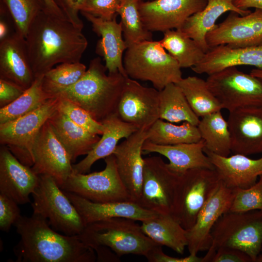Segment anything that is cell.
Instances as JSON below:
<instances>
[{
	"mask_svg": "<svg viewBox=\"0 0 262 262\" xmlns=\"http://www.w3.org/2000/svg\"><path fill=\"white\" fill-rule=\"evenodd\" d=\"M25 40L35 78L57 64L80 62L88 46L82 29L47 9L32 21Z\"/></svg>",
	"mask_w": 262,
	"mask_h": 262,
	"instance_id": "6da1fadb",
	"label": "cell"
},
{
	"mask_svg": "<svg viewBox=\"0 0 262 262\" xmlns=\"http://www.w3.org/2000/svg\"><path fill=\"white\" fill-rule=\"evenodd\" d=\"M20 240L13 250L16 262H94L95 250L79 235L53 229L46 219L33 213L21 215L14 225Z\"/></svg>",
	"mask_w": 262,
	"mask_h": 262,
	"instance_id": "7a4b0ae2",
	"label": "cell"
},
{
	"mask_svg": "<svg viewBox=\"0 0 262 262\" xmlns=\"http://www.w3.org/2000/svg\"><path fill=\"white\" fill-rule=\"evenodd\" d=\"M108 71L100 57L92 59L82 78L74 84L55 92L52 96L68 99L85 110L101 122L116 113L125 84V77L119 72Z\"/></svg>",
	"mask_w": 262,
	"mask_h": 262,
	"instance_id": "3957f363",
	"label": "cell"
},
{
	"mask_svg": "<svg viewBox=\"0 0 262 262\" xmlns=\"http://www.w3.org/2000/svg\"><path fill=\"white\" fill-rule=\"evenodd\" d=\"M136 221L124 217L98 221L87 225L79 236L94 250L103 246L119 257L127 254L146 257L158 245L144 233Z\"/></svg>",
	"mask_w": 262,
	"mask_h": 262,
	"instance_id": "277c9868",
	"label": "cell"
},
{
	"mask_svg": "<svg viewBox=\"0 0 262 262\" xmlns=\"http://www.w3.org/2000/svg\"><path fill=\"white\" fill-rule=\"evenodd\" d=\"M211 235L212 245L202 262H210L216 250L222 247L240 250L255 262L262 247V211H229L217 221Z\"/></svg>",
	"mask_w": 262,
	"mask_h": 262,
	"instance_id": "5b68a950",
	"label": "cell"
},
{
	"mask_svg": "<svg viewBox=\"0 0 262 262\" xmlns=\"http://www.w3.org/2000/svg\"><path fill=\"white\" fill-rule=\"evenodd\" d=\"M123 61L129 78L150 82L159 91L182 79L181 67L160 41H146L128 47Z\"/></svg>",
	"mask_w": 262,
	"mask_h": 262,
	"instance_id": "8992f818",
	"label": "cell"
},
{
	"mask_svg": "<svg viewBox=\"0 0 262 262\" xmlns=\"http://www.w3.org/2000/svg\"><path fill=\"white\" fill-rule=\"evenodd\" d=\"M38 184L32 196L33 213L47 219L50 227L67 235H79L85 226L79 212L55 180L39 175Z\"/></svg>",
	"mask_w": 262,
	"mask_h": 262,
	"instance_id": "52a82bcc",
	"label": "cell"
},
{
	"mask_svg": "<svg viewBox=\"0 0 262 262\" xmlns=\"http://www.w3.org/2000/svg\"><path fill=\"white\" fill-rule=\"evenodd\" d=\"M59 98L49 99L37 109L13 120L0 124V143L23 164H33V148L45 123L56 111Z\"/></svg>",
	"mask_w": 262,
	"mask_h": 262,
	"instance_id": "ba28073f",
	"label": "cell"
},
{
	"mask_svg": "<svg viewBox=\"0 0 262 262\" xmlns=\"http://www.w3.org/2000/svg\"><path fill=\"white\" fill-rule=\"evenodd\" d=\"M219 181L214 169L194 168L180 175L172 214L186 230L193 226L199 212Z\"/></svg>",
	"mask_w": 262,
	"mask_h": 262,
	"instance_id": "9c48e42d",
	"label": "cell"
},
{
	"mask_svg": "<svg viewBox=\"0 0 262 262\" xmlns=\"http://www.w3.org/2000/svg\"><path fill=\"white\" fill-rule=\"evenodd\" d=\"M104 160L103 170L87 174L72 172L59 187L64 191L95 202L131 201L119 174L114 155Z\"/></svg>",
	"mask_w": 262,
	"mask_h": 262,
	"instance_id": "30bf717a",
	"label": "cell"
},
{
	"mask_svg": "<svg viewBox=\"0 0 262 262\" xmlns=\"http://www.w3.org/2000/svg\"><path fill=\"white\" fill-rule=\"evenodd\" d=\"M208 86L223 109L229 112L262 107V79L230 67L209 75Z\"/></svg>",
	"mask_w": 262,
	"mask_h": 262,
	"instance_id": "8fae6325",
	"label": "cell"
},
{
	"mask_svg": "<svg viewBox=\"0 0 262 262\" xmlns=\"http://www.w3.org/2000/svg\"><path fill=\"white\" fill-rule=\"evenodd\" d=\"M179 176L160 156L144 158L141 196L137 204L158 214H172Z\"/></svg>",
	"mask_w": 262,
	"mask_h": 262,
	"instance_id": "7c38bea8",
	"label": "cell"
},
{
	"mask_svg": "<svg viewBox=\"0 0 262 262\" xmlns=\"http://www.w3.org/2000/svg\"><path fill=\"white\" fill-rule=\"evenodd\" d=\"M116 113L121 120L138 130H148L159 119V91L127 77Z\"/></svg>",
	"mask_w": 262,
	"mask_h": 262,
	"instance_id": "4fadbf2b",
	"label": "cell"
},
{
	"mask_svg": "<svg viewBox=\"0 0 262 262\" xmlns=\"http://www.w3.org/2000/svg\"><path fill=\"white\" fill-rule=\"evenodd\" d=\"M206 40L210 48L222 45L231 48L262 45V9L255 8L245 16L230 12L207 33Z\"/></svg>",
	"mask_w": 262,
	"mask_h": 262,
	"instance_id": "5bb4252c",
	"label": "cell"
},
{
	"mask_svg": "<svg viewBox=\"0 0 262 262\" xmlns=\"http://www.w3.org/2000/svg\"><path fill=\"white\" fill-rule=\"evenodd\" d=\"M233 197V189L219 180L197 216L193 226L186 230L189 254L197 255L208 250L211 246L212 230L218 219L229 211Z\"/></svg>",
	"mask_w": 262,
	"mask_h": 262,
	"instance_id": "9a60e30c",
	"label": "cell"
},
{
	"mask_svg": "<svg viewBox=\"0 0 262 262\" xmlns=\"http://www.w3.org/2000/svg\"><path fill=\"white\" fill-rule=\"evenodd\" d=\"M208 0H155L139 1L138 8L146 28L164 32L179 29L190 16L201 11Z\"/></svg>",
	"mask_w": 262,
	"mask_h": 262,
	"instance_id": "2e32d148",
	"label": "cell"
},
{
	"mask_svg": "<svg viewBox=\"0 0 262 262\" xmlns=\"http://www.w3.org/2000/svg\"><path fill=\"white\" fill-rule=\"evenodd\" d=\"M33 153V164L31 167L33 171L38 175L51 177L59 186L73 172L70 156L48 120L40 131Z\"/></svg>",
	"mask_w": 262,
	"mask_h": 262,
	"instance_id": "e0dca14e",
	"label": "cell"
},
{
	"mask_svg": "<svg viewBox=\"0 0 262 262\" xmlns=\"http://www.w3.org/2000/svg\"><path fill=\"white\" fill-rule=\"evenodd\" d=\"M147 137V130L139 129L118 145L113 153L131 201L136 203L141 196L144 166L142 147Z\"/></svg>",
	"mask_w": 262,
	"mask_h": 262,
	"instance_id": "ac0fdd59",
	"label": "cell"
},
{
	"mask_svg": "<svg viewBox=\"0 0 262 262\" xmlns=\"http://www.w3.org/2000/svg\"><path fill=\"white\" fill-rule=\"evenodd\" d=\"M227 122L233 154L248 156L262 153V107L229 112Z\"/></svg>",
	"mask_w": 262,
	"mask_h": 262,
	"instance_id": "d6986e66",
	"label": "cell"
},
{
	"mask_svg": "<svg viewBox=\"0 0 262 262\" xmlns=\"http://www.w3.org/2000/svg\"><path fill=\"white\" fill-rule=\"evenodd\" d=\"M39 177L31 167L22 164L5 146L0 148V193L18 204L30 202V196Z\"/></svg>",
	"mask_w": 262,
	"mask_h": 262,
	"instance_id": "ffe728a7",
	"label": "cell"
},
{
	"mask_svg": "<svg viewBox=\"0 0 262 262\" xmlns=\"http://www.w3.org/2000/svg\"><path fill=\"white\" fill-rule=\"evenodd\" d=\"M0 79L25 90L35 80L25 38L16 32L0 41Z\"/></svg>",
	"mask_w": 262,
	"mask_h": 262,
	"instance_id": "44dd1931",
	"label": "cell"
},
{
	"mask_svg": "<svg viewBox=\"0 0 262 262\" xmlns=\"http://www.w3.org/2000/svg\"><path fill=\"white\" fill-rule=\"evenodd\" d=\"M91 24L92 30L98 36L95 49L96 53L103 58L109 73L119 72L128 77L123 66V54L128 48L123 37L120 22L116 17L112 20H106L90 14L81 12Z\"/></svg>",
	"mask_w": 262,
	"mask_h": 262,
	"instance_id": "7402d4cb",
	"label": "cell"
},
{
	"mask_svg": "<svg viewBox=\"0 0 262 262\" xmlns=\"http://www.w3.org/2000/svg\"><path fill=\"white\" fill-rule=\"evenodd\" d=\"M64 192L79 212L85 226L114 217L127 218L142 222L158 214L130 201L95 202L74 193Z\"/></svg>",
	"mask_w": 262,
	"mask_h": 262,
	"instance_id": "603a6c76",
	"label": "cell"
},
{
	"mask_svg": "<svg viewBox=\"0 0 262 262\" xmlns=\"http://www.w3.org/2000/svg\"><path fill=\"white\" fill-rule=\"evenodd\" d=\"M219 180L227 187L246 189L256 183L262 175V157L252 159L240 154L222 156L204 149Z\"/></svg>",
	"mask_w": 262,
	"mask_h": 262,
	"instance_id": "cb8c5ba5",
	"label": "cell"
},
{
	"mask_svg": "<svg viewBox=\"0 0 262 262\" xmlns=\"http://www.w3.org/2000/svg\"><path fill=\"white\" fill-rule=\"evenodd\" d=\"M239 66H251L262 69V45L231 48L222 45L212 47L191 68L197 74L209 75Z\"/></svg>",
	"mask_w": 262,
	"mask_h": 262,
	"instance_id": "d4e9b609",
	"label": "cell"
},
{
	"mask_svg": "<svg viewBox=\"0 0 262 262\" xmlns=\"http://www.w3.org/2000/svg\"><path fill=\"white\" fill-rule=\"evenodd\" d=\"M205 144L201 139L196 143L174 145H159L147 140L142 147L143 154L157 153L166 157L169 169L181 174L194 168L214 169L209 157L204 152Z\"/></svg>",
	"mask_w": 262,
	"mask_h": 262,
	"instance_id": "484cf974",
	"label": "cell"
},
{
	"mask_svg": "<svg viewBox=\"0 0 262 262\" xmlns=\"http://www.w3.org/2000/svg\"><path fill=\"white\" fill-rule=\"evenodd\" d=\"M234 0H208L206 7L190 16L179 29L187 36L193 39L206 53L210 49L206 37L215 26L217 19L226 12L230 11L241 16L251 12L249 10L239 9Z\"/></svg>",
	"mask_w": 262,
	"mask_h": 262,
	"instance_id": "4316f807",
	"label": "cell"
},
{
	"mask_svg": "<svg viewBox=\"0 0 262 262\" xmlns=\"http://www.w3.org/2000/svg\"><path fill=\"white\" fill-rule=\"evenodd\" d=\"M101 123L105 127L101 137L83 159L72 164L73 173L86 174L89 172L96 161L113 153L120 140L127 138L138 130L135 126L121 120L116 113Z\"/></svg>",
	"mask_w": 262,
	"mask_h": 262,
	"instance_id": "83f0119b",
	"label": "cell"
},
{
	"mask_svg": "<svg viewBox=\"0 0 262 262\" xmlns=\"http://www.w3.org/2000/svg\"><path fill=\"white\" fill-rule=\"evenodd\" d=\"M48 121L68 153L72 163L78 157L87 155L100 138L99 135L76 125L58 110Z\"/></svg>",
	"mask_w": 262,
	"mask_h": 262,
	"instance_id": "f1b7e54d",
	"label": "cell"
},
{
	"mask_svg": "<svg viewBox=\"0 0 262 262\" xmlns=\"http://www.w3.org/2000/svg\"><path fill=\"white\" fill-rule=\"evenodd\" d=\"M144 233L158 245L167 246L182 254L187 246L186 230L172 214H158L142 222Z\"/></svg>",
	"mask_w": 262,
	"mask_h": 262,
	"instance_id": "f546056e",
	"label": "cell"
},
{
	"mask_svg": "<svg viewBox=\"0 0 262 262\" xmlns=\"http://www.w3.org/2000/svg\"><path fill=\"white\" fill-rule=\"evenodd\" d=\"M176 83L159 91V118L171 123L187 122L197 126L200 119Z\"/></svg>",
	"mask_w": 262,
	"mask_h": 262,
	"instance_id": "4dcf8cb0",
	"label": "cell"
},
{
	"mask_svg": "<svg viewBox=\"0 0 262 262\" xmlns=\"http://www.w3.org/2000/svg\"><path fill=\"white\" fill-rule=\"evenodd\" d=\"M204 149L222 156H229L231 151V138L227 121L221 111L206 115L197 126Z\"/></svg>",
	"mask_w": 262,
	"mask_h": 262,
	"instance_id": "1f68e13d",
	"label": "cell"
},
{
	"mask_svg": "<svg viewBox=\"0 0 262 262\" xmlns=\"http://www.w3.org/2000/svg\"><path fill=\"white\" fill-rule=\"evenodd\" d=\"M182 90L191 108L199 117L223 108L209 89L206 81L196 76L183 78L176 83Z\"/></svg>",
	"mask_w": 262,
	"mask_h": 262,
	"instance_id": "d6a6232c",
	"label": "cell"
},
{
	"mask_svg": "<svg viewBox=\"0 0 262 262\" xmlns=\"http://www.w3.org/2000/svg\"><path fill=\"white\" fill-rule=\"evenodd\" d=\"M201 139L197 126L187 122L175 125L157 120L147 130V141L159 145H174L196 143Z\"/></svg>",
	"mask_w": 262,
	"mask_h": 262,
	"instance_id": "836d02e7",
	"label": "cell"
},
{
	"mask_svg": "<svg viewBox=\"0 0 262 262\" xmlns=\"http://www.w3.org/2000/svg\"><path fill=\"white\" fill-rule=\"evenodd\" d=\"M160 42L181 68L194 66L201 60L205 53L193 39L179 29L164 32V36Z\"/></svg>",
	"mask_w": 262,
	"mask_h": 262,
	"instance_id": "e575fe53",
	"label": "cell"
},
{
	"mask_svg": "<svg viewBox=\"0 0 262 262\" xmlns=\"http://www.w3.org/2000/svg\"><path fill=\"white\" fill-rule=\"evenodd\" d=\"M43 76L37 77L32 85L16 100L0 109V124L22 116L43 105L54 97L43 86Z\"/></svg>",
	"mask_w": 262,
	"mask_h": 262,
	"instance_id": "d590c367",
	"label": "cell"
},
{
	"mask_svg": "<svg viewBox=\"0 0 262 262\" xmlns=\"http://www.w3.org/2000/svg\"><path fill=\"white\" fill-rule=\"evenodd\" d=\"M137 0H121L117 10L123 36L128 48L136 44L152 40V32L145 27L138 8Z\"/></svg>",
	"mask_w": 262,
	"mask_h": 262,
	"instance_id": "8d00e7d4",
	"label": "cell"
},
{
	"mask_svg": "<svg viewBox=\"0 0 262 262\" xmlns=\"http://www.w3.org/2000/svg\"><path fill=\"white\" fill-rule=\"evenodd\" d=\"M0 3L9 14L15 32L25 38L32 21L47 9L44 0H0Z\"/></svg>",
	"mask_w": 262,
	"mask_h": 262,
	"instance_id": "74e56055",
	"label": "cell"
},
{
	"mask_svg": "<svg viewBox=\"0 0 262 262\" xmlns=\"http://www.w3.org/2000/svg\"><path fill=\"white\" fill-rule=\"evenodd\" d=\"M86 70V66L80 62L60 64L43 75V88L53 96L52 94L56 91L76 83Z\"/></svg>",
	"mask_w": 262,
	"mask_h": 262,
	"instance_id": "f35d334b",
	"label": "cell"
},
{
	"mask_svg": "<svg viewBox=\"0 0 262 262\" xmlns=\"http://www.w3.org/2000/svg\"><path fill=\"white\" fill-rule=\"evenodd\" d=\"M59 98L58 111L76 125L88 131L98 135L103 134L105 127L101 122L96 120L85 110L79 105L65 98Z\"/></svg>",
	"mask_w": 262,
	"mask_h": 262,
	"instance_id": "ab89813d",
	"label": "cell"
},
{
	"mask_svg": "<svg viewBox=\"0 0 262 262\" xmlns=\"http://www.w3.org/2000/svg\"><path fill=\"white\" fill-rule=\"evenodd\" d=\"M259 178L255 184L248 188L233 189V197L230 211H262V175Z\"/></svg>",
	"mask_w": 262,
	"mask_h": 262,
	"instance_id": "60d3db41",
	"label": "cell"
},
{
	"mask_svg": "<svg viewBox=\"0 0 262 262\" xmlns=\"http://www.w3.org/2000/svg\"><path fill=\"white\" fill-rule=\"evenodd\" d=\"M121 0H86L79 8L80 12L90 14L106 20L117 16Z\"/></svg>",
	"mask_w": 262,
	"mask_h": 262,
	"instance_id": "b9f144b4",
	"label": "cell"
},
{
	"mask_svg": "<svg viewBox=\"0 0 262 262\" xmlns=\"http://www.w3.org/2000/svg\"><path fill=\"white\" fill-rule=\"evenodd\" d=\"M18 204L5 195L0 193V229L8 232L21 215Z\"/></svg>",
	"mask_w": 262,
	"mask_h": 262,
	"instance_id": "7bdbcfd3",
	"label": "cell"
},
{
	"mask_svg": "<svg viewBox=\"0 0 262 262\" xmlns=\"http://www.w3.org/2000/svg\"><path fill=\"white\" fill-rule=\"evenodd\" d=\"M85 0H53L68 20L82 29L83 23L78 14L80 6Z\"/></svg>",
	"mask_w": 262,
	"mask_h": 262,
	"instance_id": "ee69618b",
	"label": "cell"
},
{
	"mask_svg": "<svg viewBox=\"0 0 262 262\" xmlns=\"http://www.w3.org/2000/svg\"><path fill=\"white\" fill-rule=\"evenodd\" d=\"M210 262H253L244 252L235 248L222 247L218 248Z\"/></svg>",
	"mask_w": 262,
	"mask_h": 262,
	"instance_id": "f6af8a7d",
	"label": "cell"
},
{
	"mask_svg": "<svg viewBox=\"0 0 262 262\" xmlns=\"http://www.w3.org/2000/svg\"><path fill=\"white\" fill-rule=\"evenodd\" d=\"M162 246L157 245L146 257L149 262H202V258L197 255L189 254V255L182 258L170 256L163 251Z\"/></svg>",
	"mask_w": 262,
	"mask_h": 262,
	"instance_id": "bcb514c9",
	"label": "cell"
},
{
	"mask_svg": "<svg viewBox=\"0 0 262 262\" xmlns=\"http://www.w3.org/2000/svg\"><path fill=\"white\" fill-rule=\"evenodd\" d=\"M25 90L17 84L0 79V107H4L16 100Z\"/></svg>",
	"mask_w": 262,
	"mask_h": 262,
	"instance_id": "7dc6e473",
	"label": "cell"
},
{
	"mask_svg": "<svg viewBox=\"0 0 262 262\" xmlns=\"http://www.w3.org/2000/svg\"><path fill=\"white\" fill-rule=\"evenodd\" d=\"M94 250L97 254V261L98 262L119 261V257L107 247L99 246Z\"/></svg>",
	"mask_w": 262,
	"mask_h": 262,
	"instance_id": "c3c4849f",
	"label": "cell"
},
{
	"mask_svg": "<svg viewBox=\"0 0 262 262\" xmlns=\"http://www.w3.org/2000/svg\"><path fill=\"white\" fill-rule=\"evenodd\" d=\"M233 3L242 10H248L250 8L262 9V0H234Z\"/></svg>",
	"mask_w": 262,
	"mask_h": 262,
	"instance_id": "681fc988",
	"label": "cell"
},
{
	"mask_svg": "<svg viewBox=\"0 0 262 262\" xmlns=\"http://www.w3.org/2000/svg\"><path fill=\"white\" fill-rule=\"evenodd\" d=\"M44 0L46 5L47 9L49 12L59 17L67 18L61 10L56 5L53 0Z\"/></svg>",
	"mask_w": 262,
	"mask_h": 262,
	"instance_id": "f907efd6",
	"label": "cell"
},
{
	"mask_svg": "<svg viewBox=\"0 0 262 262\" xmlns=\"http://www.w3.org/2000/svg\"><path fill=\"white\" fill-rule=\"evenodd\" d=\"M8 25L3 18L0 17V40H1L7 37L11 33H8Z\"/></svg>",
	"mask_w": 262,
	"mask_h": 262,
	"instance_id": "816d5d0a",
	"label": "cell"
},
{
	"mask_svg": "<svg viewBox=\"0 0 262 262\" xmlns=\"http://www.w3.org/2000/svg\"><path fill=\"white\" fill-rule=\"evenodd\" d=\"M251 75L262 79V69H253L250 73Z\"/></svg>",
	"mask_w": 262,
	"mask_h": 262,
	"instance_id": "f5cc1de1",
	"label": "cell"
},
{
	"mask_svg": "<svg viewBox=\"0 0 262 262\" xmlns=\"http://www.w3.org/2000/svg\"><path fill=\"white\" fill-rule=\"evenodd\" d=\"M255 262H262V247L259 254L257 257Z\"/></svg>",
	"mask_w": 262,
	"mask_h": 262,
	"instance_id": "db71d44e",
	"label": "cell"
},
{
	"mask_svg": "<svg viewBox=\"0 0 262 262\" xmlns=\"http://www.w3.org/2000/svg\"><path fill=\"white\" fill-rule=\"evenodd\" d=\"M139 2L143 1V0H137Z\"/></svg>",
	"mask_w": 262,
	"mask_h": 262,
	"instance_id": "11a10c76",
	"label": "cell"
}]
</instances>
